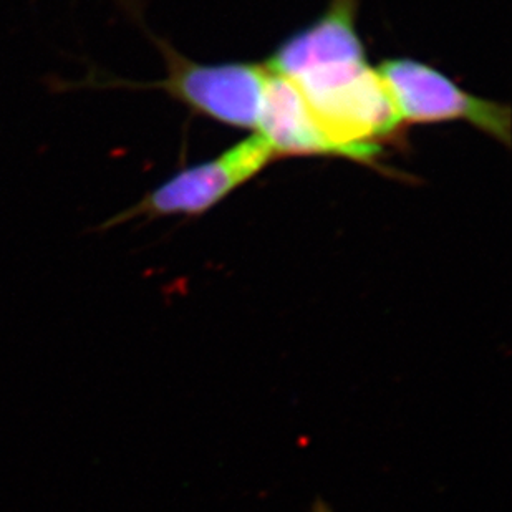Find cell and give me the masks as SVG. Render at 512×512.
I'll use <instances>...</instances> for the list:
<instances>
[{
    "mask_svg": "<svg viewBox=\"0 0 512 512\" xmlns=\"http://www.w3.org/2000/svg\"><path fill=\"white\" fill-rule=\"evenodd\" d=\"M123 10L133 17L140 29L150 37L165 60L166 75L158 82H133L103 72L90 63L88 73L77 82L67 78L50 77L45 80L54 93L75 90H161L168 97L189 108L196 115L206 116L223 125L257 130L262 103L266 95L271 70L266 63H199L184 57L168 40L153 34L128 0Z\"/></svg>",
    "mask_w": 512,
    "mask_h": 512,
    "instance_id": "1",
    "label": "cell"
},
{
    "mask_svg": "<svg viewBox=\"0 0 512 512\" xmlns=\"http://www.w3.org/2000/svg\"><path fill=\"white\" fill-rule=\"evenodd\" d=\"M257 135L271 146L274 156H335L342 150L325 135L307 103L287 78L271 72Z\"/></svg>",
    "mask_w": 512,
    "mask_h": 512,
    "instance_id": "5",
    "label": "cell"
},
{
    "mask_svg": "<svg viewBox=\"0 0 512 512\" xmlns=\"http://www.w3.org/2000/svg\"><path fill=\"white\" fill-rule=\"evenodd\" d=\"M401 123L464 121L501 145H511V108L476 97L440 70L413 58H388L377 67Z\"/></svg>",
    "mask_w": 512,
    "mask_h": 512,
    "instance_id": "4",
    "label": "cell"
},
{
    "mask_svg": "<svg viewBox=\"0 0 512 512\" xmlns=\"http://www.w3.org/2000/svg\"><path fill=\"white\" fill-rule=\"evenodd\" d=\"M358 4L330 0L319 19L290 35L267 60L266 67L294 83L314 112L355 102L380 80L357 32Z\"/></svg>",
    "mask_w": 512,
    "mask_h": 512,
    "instance_id": "2",
    "label": "cell"
},
{
    "mask_svg": "<svg viewBox=\"0 0 512 512\" xmlns=\"http://www.w3.org/2000/svg\"><path fill=\"white\" fill-rule=\"evenodd\" d=\"M314 512H330V509L322 501H319V503L315 504Z\"/></svg>",
    "mask_w": 512,
    "mask_h": 512,
    "instance_id": "6",
    "label": "cell"
},
{
    "mask_svg": "<svg viewBox=\"0 0 512 512\" xmlns=\"http://www.w3.org/2000/svg\"><path fill=\"white\" fill-rule=\"evenodd\" d=\"M276 156L261 135L239 141L213 160L183 168L131 204L98 224L95 232H107L136 219L198 218L231 196L236 189L262 173Z\"/></svg>",
    "mask_w": 512,
    "mask_h": 512,
    "instance_id": "3",
    "label": "cell"
}]
</instances>
